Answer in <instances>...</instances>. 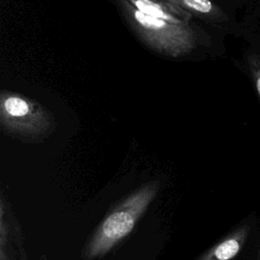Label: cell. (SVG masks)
Instances as JSON below:
<instances>
[{
  "label": "cell",
  "instance_id": "8992f818",
  "mask_svg": "<svg viewBox=\"0 0 260 260\" xmlns=\"http://www.w3.org/2000/svg\"><path fill=\"white\" fill-rule=\"evenodd\" d=\"M173 4L189 12L195 17L211 23H220L228 20L224 11L211 0H169Z\"/></svg>",
  "mask_w": 260,
  "mask_h": 260
},
{
  "label": "cell",
  "instance_id": "52a82bcc",
  "mask_svg": "<svg viewBox=\"0 0 260 260\" xmlns=\"http://www.w3.org/2000/svg\"><path fill=\"white\" fill-rule=\"evenodd\" d=\"M246 64L251 79L260 99V55L257 53L249 54L246 58Z\"/></svg>",
  "mask_w": 260,
  "mask_h": 260
},
{
  "label": "cell",
  "instance_id": "3957f363",
  "mask_svg": "<svg viewBox=\"0 0 260 260\" xmlns=\"http://www.w3.org/2000/svg\"><path fill=\"white\" fill-rule=\"evenodd\" d=\"M159 184L150 182L119 204L98 226L85 249V257L92 259L108 253L118 242L128 236L137 220L154 199Z\"/></svg>",
  "mask_w": 260,
  "mask_h": 260
},
{
  "label": "cell",
  "instance_id": "6da1fadb",
  "mask_svg": "<svg viewBox=\"0 0 260 260\" xmlns=\"http://www.w3.org/2000/svg\"><path fill=\"white\" fill-rule=\"evenodd\" d=\"M121 13L138 39L152 51L171 58L193 52L201 35L192 23L174 24L137 10L126 0H117Z\"/></svg>",
  "mask_w": 260,
  "mask_h": 260
},
{
  "label": "cell",
  "instance_id": "277c9868",
  "mask_svg": "<svg viewBox=\"0 0 260 260\" xmlns=\"http://www.w3.org/2000/svg\"><path fill=\"white\" fill-rule=\"evenodd\" d=\"M140 12L174 24L191 23L194 17L169 0H126Z\"/></svg>",
  "mask_w": 260,
  "mask_h": 260
},
{
  "label": "cell",
  "instance_id": "ba28073f",
  "mask_svg": "<svg viewBox=\"0 0 260 260\" xmlns=\"http://www.w3.org/2000/svg\"><path fill=\"white\" fill-rule=\"evenodd\" d=\"M258 260H260V254H259V258H258Z\"/></svg>",
  "mask_w": 260,
  "mask_h": 260
},
{
  "label": "cell",
  "instance_id": "5b68a950",
  "mask_svg": "<svg viewBox=\"0 0 260 260\" xmlns=\"http://www.w3.org/2000/svg\"><path fill=\"white\" fill-rule=\"evenodd\" d=\"M250 234V225L243 224L209 249L198 260H233L243 249Z\"/></svg>",
  "mask_w": 260,
  "mask_h": 260
},
{
  "label": "cell",
  "instance_id": "7a4b0ae2",
  "mask_svg": "<svg viewBox=\"0 0 260 260\" xmlns=\"http://www.w3.org/2000/svg\"><path fill=\"white\" fill-rule=\"evenodd\" d=\"M0 124L9 136L22 141H41L56 129V120L46 107L19 92L0 93Z\"/></svg>",
  "mask_w": 260,
  "mask_h": 260
}]
</instances>
